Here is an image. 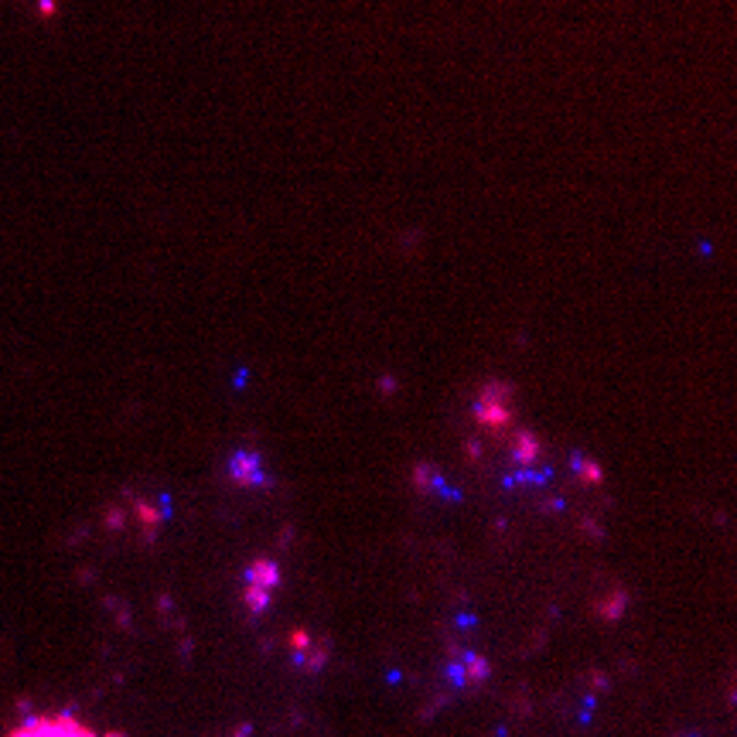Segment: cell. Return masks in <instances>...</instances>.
Wrapping results in <instances>:
<instances>
[{"label":"cell","mask_w":737,"mask_h":737,"mask_svg":"<svg viewBox=\"0 0 737 737\" xmlns=\"http://www.w3.org/2000/svg\"><path fill=\"white\" fill-rule=\"evenodd\" d=\"M242 601H246V607H249L253 614H260V611H266V605H270V591L246 584V591H242Z\"/></svg>","instance_id":"7"},{"label":"cell","mask_w":737,"mask_h":737,"mask_svg":"<svg viewBox=\"0 0 737 737\" xmlns=\"http://www.w3.org/2000/svg\"><path fill=\"white\" fill-rule=\"evenodd\" d=\"M512 457H516L519 464H532V461L539 457V441H536L529 430H519L516 441H512Z\"/></svg>","instance_id":"6"},{"label":"cell","mask_w":737,"mask_h":737,"mask_svg":"<svg viewBox=\"0 0 737 737\" xmlns=\"http://www.w3.org/2000/svg\"><path fill=\"white\" fill-rule=\"evenodd\" d=\"M474 417L485 430L492 434H502L509 423H512V413H509V403H488V399H478L474 403Z\"/></svg>","instance_id":"4"},{"label":"cell","mask_w":737,"mask_h":737,"mask_svg":"<svg viewBox=\"0 0 737 737\" xmlns=\"http://www.w3.org/2000/svg\"><path fill=\"white\" fill-rule=\"evenodd\" d=\"M246 584L263 587V591L273 594V587L280 584V567H277L273 560H253V563H249V570H246Z\"/></svg>","instance_id":"5"},{"label":"cell","mask_w":737,"mask_h":737,"mask_svg":"<svg viewBox=\"0 0 737 737\" xmlns=\"http://www.w3.org/2000/svg\"><path fill=\"white\" fill-rule=\"evenodd\" d=\"M229 474H233V481L246 485V488L270 485V478H266V471H263V461H260L256 450H236V454L229 457Z\"/></svg>","instance_id":"3"},{"label":"cell","mask_w":737,"mask_h":737,"mask_svg":"<svg viewBox=\"0 0 737 737\" xmlns=\"http://www.w3.org/2000/svg\"><path fill=\"white\" fill-rule=\"evenodd\" d=\"M488 673H492V666L478 656V652H457L448 662V669H444L450 686H478L488 680Z\"/></svg>","instance_id":"2"},{"label":"cell","mask_w":737,"mask_h":737,"mask_svg":"<svg viewBox=\"0 0 737 737\" xmlns=\"http://www.w3.org/2000/svg\"><path fill=\"white\" fill-rule=\"evenodd\" d=\"M574 468H577L580 478H591V481H601V471H598V464L594 461H584L580 454H574Z\"/></svg>","instance_id":"8"},{"label":"cell","mask_w":737,"mask_h":737,"mask_svg":"<svg viewBox=\"0 0 737 737\" xmlns=\"http://www.w3.org/2000/svg\"><path fill=\"white\" fill-rule=\"evenodd\" d=\"M11 737H99V734L82 727L79 720H72L69 713H55V717H31Z\"/></svg>","instance_id":"1"}]
</instances>
